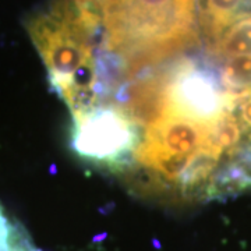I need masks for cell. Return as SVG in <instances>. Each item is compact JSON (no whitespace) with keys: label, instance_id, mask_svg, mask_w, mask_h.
<instances>
[{"label":"cell","instance_id":"obj_3","mask_svg":"<svg viewBox=\"0 0 251 251\" xmlns=\"http://www.w3.org/2000/svg\"><path fill=\"white\" fill-rule=\"evenodd\" d=\"M73 122V147L78 155L109 169L130 166L140 130L122 109L100 105Z\"/></svg>","mask_w":251,"mask_h":251},{"label":"cell","instance_id":"obj_1","mask_svg":"<svg viewBox=\"0 0 251 251\" xmlns=\"http://www.w3.org/2000/svg\"><path fill=\"white\" fill-rule=\"evenodd\" d=\"M95 4L106 99L126 82L201 45L196 0H95Z\"/></svg>","mask_w":251,"mask_h":251},{"label":"cell","instance_id":"obj_4","mask_svg":"<svg viewBox=\"0 0 251 251\" xmlns=\"http://www.w3.org/2000/svg\"><path fill=\"white\" fill-rule=\"evenodd\" d=\"M201 45L209 50L233 24L251 18V0H196Z\"/></svg>","mask_w":251,"mask_h":251},{"label":"cell","instance_id":"obj_5","mask_svg":"<svg viewBox=\"0 0 251 251\" xmlns=\"http://www.w3.org/2000/svg\"><path fill=\"white\" fill-rule=\"evenodd\" d=\"M204 53L219 66L229 59L251 56V18L233 24L215 45Z\"/></svg>","mask_w":251,"mask_h":251},{"label":"cell","instance_id":"obj_2","mask_svg":"<svg viewBox=\"0 0 251 251\" xmlns=\"http://www.w3.org/2000/svg\"><path fill=\"white\" fill-rule=\"evenodd\" d=\"M25 25L73 120L100 106V20L95 0H52L31 14Z\"/></svg>","mask_w":251,"mask_h":251},{"label":"cell","instance_id":"obj_6","mask_svg":"<svg viewBox=\"0 0 251 251\" xmlns=\"http://www.w3.org/2000/svg\"><path fill=\"white\" fill-rule=\"evenodd\" d=\"M18 230L20 227L10 221L9 216L0 206V251H11Z\"/></svg>","mask_w":251,"mask_h":251}]
</instances>
